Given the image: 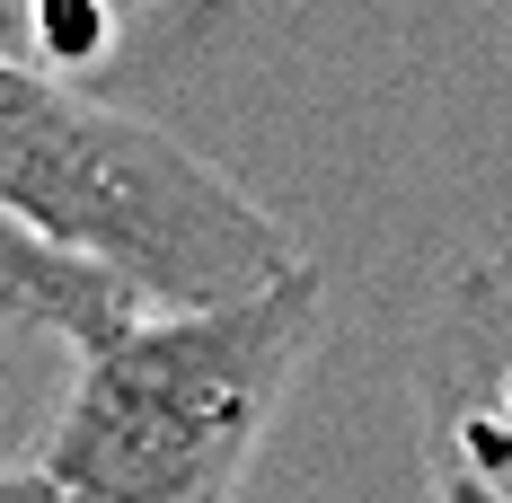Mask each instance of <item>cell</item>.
Masks as SVG:
<instances>
[{"label":"cell","mask_w":512,"mask_h":503,"mask_svg":"<svg viewBox=\"0 0 512 503\" xmlns=\"http://www.w3.org/2000/svg\"><path fill=\"white\" fill-rule=\"evenodd\" d=\"M0 212L142 309H230L301 274V239L168 124L0 53Z\"/></svg>","instance_id":"6da1fadb"},{"label":"cell","mask_w":512,"mask_h":503,"mask_svg":"<svg viewBox=\"0 0 512 503\" xmlns=\"http://www.w3.org/2000/svg\"><path fill=\"white\" fill-rule=\"evenodd\" d=\"M318 336V265L230 309H142L71 362L36 468L62 503H239Z\"/></svg>","instance_id":"7a4b0ae2"},{"label":"cell","mask_w":512,"mask_h":503,"mask_svg":"<svg viewBox=\"0 0 512 503\" xmlns=\"http://www.w3.org/2000/svg\"><path fill=\"white\" fill-rule=\"evenodd\" d=\"M133 318H142L133 292H115L106 274L71 265V256H53L45 239H27V230L0 212V327L62 336L71 353H89V345H106L115 327H133Z\"/></svg>","instance_id":"3957f363"},{"label":"cell","mask_w":512,"mask_h":503,"mask_svg":"<svg viewBox=\"0 0 512 503\" xmlns=\"http://www.w3.org/2000/svg\"><path fill=\"white\" fill-rule=\"evenodd\" d=\"M115 45V9L106 0H45L36 9V62L45 71H89Z\"/></svg>","instance_id":"277c9868"},{"label":"cell","mask_w":512,"mask_h":503,"mask_svg":"<svg viewBox=\"0 0 512 503\" xmlns=\"http://www.w3.org/2000/svg\"><path fill=\"white\" fill-rule=\"evenodd\" d=\"M36 9L45 0H0V53L9 62H36Z\"/></svg>","instance_id":"5b68a950"},{"label":"cell","mask_w":512,"mask_h":503,"mask_svg":"<svg viewBox=\"0 0 512 503\" xmlns=\"http://www.w3.org/2000/svg\"><path fill=\"white\" fill-rule=\"evenodd\" d=\"M0 503H62L53 495V477L27 459V468H0Z\"/></svg>","instance_id":"8992f818"}]
</instances>
